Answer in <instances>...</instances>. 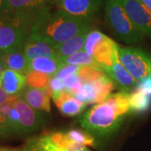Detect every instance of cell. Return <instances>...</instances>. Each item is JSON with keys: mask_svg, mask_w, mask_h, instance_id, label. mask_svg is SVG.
<instances>
[{"mask_svg": "<svg viewBox=\"0 0 151 151\" xmlns=\"http://www.w3.org/2000/svg\"><path fill=\"white\" fill-rule=\"evenodd\" d=\"M64 64L76 65V66H84V65H98L96 61L92 58V55L87 54L85 50H80L72 55L60 59ZM99 66V65H98Z\"/></svg>", "mask_w": 151, "mask_h": 151, "instance_id": "d4e9b609", "label": "cell"}, {"mask_svg": "<svg viewBox=\"0 0 151 151\" xmlns=\"http://www.w3.org/2000/svg\"><path fill=\"white\" fill-rule=\"evenodd\" d=\"M18 96H12L5 103L0 106V137L19 135L18 126L11 113V108L14 105Z\"/></svg>", "mask_w": 151, "mask_h": 151, "instance_id": "9a60e30c", "label": "cell"}, {"mask_svg": "<svg viewBox=\"0 0 151 151\" xmlns=\"http://www.w3.org/2000/svg\"><path fill=\"white\" fill-rule=\"evenodd\" d=\"M135 88L151 96V76L146 77L138 82Z\"/></svg>", "mask_w": 151, "mask_h": 151, "instance_id": "836d02e7", "label": "cell"}, {"mask_svg": "<svg viewBox=\"0 0 151 151\" xmlns=\"http://www.w3.org/2000/svg\"><path fill=\"white\" fill-rule=\"evenodd\" d=\"M35 21L32 17L19 14H0V50L7 53L23 47Z\"/></svg>", "mask_w": 151, "mask_h": 151, "instance_id": "7a4b0ae2", "label": "cell"}, {"mask_svg": "<svg viewBox=\"0 0 151 151\" xmlns=\"http://www.w3.org/2000/svg\"><path fill=\"white\" fill-rule=\"evenodd\" d=\"M113 65L107 71V74L113 80L115 86L119 87L121 91L124 92H129L135 88L138 82L120 62L119 58V49L113 55Z\"/></svg>", "mask_w": 151, "mask_h": 151, "instance_id": "30bf717a", "label": "cell"}, {"mask_svg": "<svg viewBox=\"0 0 151 151\" xmlns=\"http://www.w3.org/2000/svg\"><path fill=\"white\" fill-rule=\"evenodd\" d=\"M24 148L25 151H46L42 145L40 144L39 138L29 139Z\"/></svg>", "mask_w": 151, "mask_h": 151, "instance_id": "d6a6232c", "label": "cell"}, {"mask_svg": "<svg viewBox=\"0 0 151 151\" xmlns=\"http://www.w3.org/2000/svg\"><path fill=\"white\" fill-rule=\"evenodd\" d=\"M8 12L6 9V2L5 0H0V14Z\"/></svg>", "mask_w": 151, "mask_h": 151, "instance_id": "8d00e7d4", "label": "cell"}, {"mask_svg": "<svg viewBox=\"0 0 151 151\" xmlns=\"http://www.w3.org/2000/svg\"><path fill=\"white\" fill-rule=\"evenodd\" d=\"M104 3L105 0H63L58 8L70 16L92 24Z\"/></svg>", "mask_w": 151, "mask_h": 151, "instance_id": "8992f818", "label": "cell"}, {"mask_svg": "<svg viewBox=\"0 0 151 151\" xmlns=\"http://www.w3.org/2000/svg\"><path fill=\"white\" fill-rule=\"evenodd\" d=\"M23 47L10 52L4 53L2 58V61L5 65L6 69L15 70L17 72L25 75L29 69V60L26 55L24 53Z\"/></svg>", "mask_w": 151, "mask_h": 151, "instance_id": "2e32d148", "label": "cell"}, {"mask_svg": "<svg viewBox=\"0 0 151 151\" xmlns=\"http://www.w3.org/2000/svg\"><path fill=\"white\" fill-rule=\"evenodd\" d=\"M63 65V61L57 56H40L29 61V69L51 76L55 75V73Z\"/></svg>", "mask_w": 151, "mask_h": 151, "instance_id": "e0dca14e", "label": "cell"}, {"mask_svg": "<svg viewBox=\"0 0 151 151\" xmlns=\"http://www.w3.org/2000/svg\"><path fill=\"white\" fill-rule=\"evenodd\" d=\"M6 9L9 13L32 17L35 20L50 6L45 0H5Z\"/></svg>", "mask_w": 151, "mask_h": 151, "instance_id": "9c48e42d", "label": "cell"}, {"mask_svg": "<svg viewBox=\"0 0 151 151\" xmlns=\"http://www.w3.org/2000/svg\"><path fill=\"white\" fill-rule=\"evenodd\" d=\"M119 58L124 68L137 81L151 76V59L134 47H119Z\"/></svg>", "mask_w": 151, "mask_h": 151, "instance_id": "5b68a950", "label": "cell"}, {"mask_svg": "<svg viewBox=\"0 0 151 151\" xmlns=\"http://www.w3.org/2000/svg\"><path fill=\"white\" fill-rule=\"evenodd\" d=\"M0 151H14L9 148H0Z\"/></svg>", "mask_w": 151, "mask_h": 151, "instance_id": "60d3db41", "label": "cell"}, {"mask_svg": "<svg viewBox=\"0 0 151 151\" xmlns=\"http://www.w3.org/2000/svg\"><path fill=\"white\" fill-rule=\"evenodd\" d=\"M4 51H2V50H0V60H2L3 56H4Z\"/></svg>", "mask_w": 151, "mask_h": 151, "instance_id": "b9f144b4", "label": "cell"}, {"mask_svg": "<svg viewBox=\"0 0 151 151\" xmlns=\"http://www.w3.org/2000/svg\"><path fill=\"white\" fill-rule=\"evenodd\" d=\"M104 18L108 27L120 40L134 44L143 40L144 35L130 21L120 0H107L105 2Z\"/></svg>", "mask_w": 151, "mask_h": 151, "instance_id": "277c9868", "label": "cell"}, {"mask_svg": "<svg viewBox=\"0 0 151 151\" xmlns=\"http://www.w3.org/2000/svg\"><path fill=\"white\" fill-rule=\"evenodd\" d=\"M75 97L85 104L96 103V89L92 84H83Z\"/></svg>", "mask_w": 151, "mask_h": 151, "instance_id": "f1b7e54d", "label": "cell"}, {"mask_svg": "<svg viewBox=\"0 0 151 151\" xmlns=\"http://www.w3.org/2000/svg\"><path fill=\"white\" fill-rule=\"evenodd\" d=\"M91 84H92L96 89V103L97 104L103 103L115 86L114 82L108 75Z\"/></svg>", "mask_w": 151, "mask_h": 151, "instance_id": "603a6c76", "label": "cell"}, {"mask_svg": "<svg viewBox=\"0 0 151 151\" xmlns=\"http://www.w3.org/2000/svg\"><path fill=\"white\" fill-rule=\"evenodd\" d=\"M63 81H64V85H65V90L69 92L70 89L75 86L78 81H80V79H79L77 74H75V75H72L70 76H69V77H67V78L65 79Z\"/></svg>", "mask_w": 151, "mask_h": 151, "instance_id": "e575fe53", "label": "cell"}, {"mask_svg": "<svg viewBox=\"0 0 151 151\" xmlns=\"http://www.w3.org/2000/svg\"><path fill=\"white\" fill-rule=\"evenodd\" d=\"M48 87L50 92L51 97H54L55 95L59 94L60 92H63L64 90H65L64 81L59 79L58 77H56L55 76L50 77Z\"/></svg>", "mask_w": 151, "mask_h": 151, "instance_id": "f546056e", "label": "cell"}, {"mask_svg": "<svg viewBox=\"0 0 151 151\" xmlns=\"http://www.w3.org/2000/svg\"><path fill=\"white\" fill-rule=\"evenodd\" d=\"M86 104L81 102L74 96H71L66 99L57 108H59L60 113L67 117L76 116L84 110Z\"/></svg>", "mask_w": 151, "mask_h": 151, "instance_id": "cb8c5ba5", "label": "cell"}, {"mask_svg": "<svg viewBox=\"0 0 151 151\" xmlns=\"http://www.w3.org/2000/svg\"><path fill=\"white\" fill-rule=\"evenodd\" d=\"M62 1H63V0H45V2H46L50 6H51V5L59 6Z\"/></svg>", "mask_w": 151, "mask_h": 151, "instance_id": "74e56055", "label": "cell"}, {"mask_svg": "<svg viewBox=\"0 0 151 151\" xmlns=\"http://www.w3.org/2000/svg\"><path fill=\"white\" fill-rule=\"evenodd\" d=\"M129 98L130 94L129 92L120 91L114 94H110L104 102L111 105L119 116L124 118L128 113H130Z\"/></svg>", "mask_w": 151, "mask_h": 151, "instance_id": "d6986e66", "label": "cell"}, {"mask_svg": "<svg viewBox=\"0 0 151 151\" xmlns=\"http://www.w3.org/2000/svg\"><path fill=\"white\" fill-rule=\"evenodd\" d=\"M129 112L133 113H145L151 108V96L135 88L130 94Z\"/></svg>", "mask_w": 151, "mask_h": 151, "instance_id": "ffe728a7", "label": "cell"}, {"mask_svg": "<svg viewBox=\"0 0 151 151\" xmlns=\"http://www.w3.org/2000/svg\"><path fill=\"white\" fill-rule=\"evenodd\" d=\"M19 116L20 134H28L39 131L46 124V118L40 111L32 108L19 94L14 103Z\"/></svg>", "mask_w": 151, "mask_h": 151, "instance_id": "52a82bcc", "label": "cell"}, {"mask_svg": "<svg viewBox=\"0 0 151 151\" xmlns=\"http://www.w3.org/2000/svg\"><path fill=\"white\" fill-rule=\"evenodd\" d=\"M65 133L67 136L70 138V139L77 143H80L83 145L93 146L95 144V139L93 136L86 131L72 129L68 130Z\"/></svg>", "mask_w": 151, "mask_h": 151, "instance_id": "4316f807", "label": "cell"}, {"mask_svg": "<svg viewBox=\"0 0 151 151\" xmlns=\"http://www.w3.org/2000/svg\"><path fill=\"white\" fill-rule=\"evenodd\" d=\"M130 21L139 32L151 38V12L140 0H120Z\"/></svg>", "mask_w": 151, "mask_h": 151, "instance_id": "ba28073f", "label": "cell"}, {"mask_svg": "<svg viewBox=\"0 0 151 151\" xmlns=\"http://www.w3.org/2000/svg\"><path fill=\"white\" fill-rule=\"evenodd\" d=\"M118 49L119 45L111 38L104 35L93 50L92 58L106 73L113 65V55Z\"/></svg>", "mask_w": 151, "mask_h": 151, "instance_id": "7c38bea8", "label": "cell"}, {"mask_svg": "<svg viewBox=\"0 0 151 151\" xmlns=\"http://www.w3.org/2000/svg\"><path fill=\"white\" fill-rule=\"evenodd\" d=\"M50 140L65 151H90L86 146L70 139L66 133L54 132L49 134Z\"/></svg>", "mask_w": 151, "mask_h": 151, "instance_id": "44dd1931", "label": "cell"}, {"mask_svg": "<svg viewBox=\"0 0 151 151\" xmlns=\"http://www.w3.org/2000/svg\"><path fill=\"white\" fill-rule=\"evenodd\" d=\"M14 151H25V150H24V148H22V149H19V150H16Z\"/></svg>", "mask_w": 151, "mask_h": 151, "instance_id": "7bdbcfd3", "label": "cell"}, {"mask_svg": "<svg viewBox=\"0 0 151 151\" xmlns=\"http://www.w3.org/2000/svg\"><path fill=\"white\" fill-rule=\"evenodd\" d=\"M5 65H4V62L2 61V60H0V76H1V74L3 73V71L5 70Z\"/></svg>", "mask_w": 151, "mask_h": 151, "instance_id": "ab89813d", "label": "cell"}, {"mask_svg": "<svg viewBox=\"0 0 151 151\" xmlns=\"http://www.w3.org/2000/svg\"><path fill=\"white\" fill-rule=\"evenodd\" d=\"M90 30L91 24L70 16L58 9L55 11L49 9L38 17L31 32L55 47L77 35Z\"/></svg>", "mask_w": 151, "mask_h": 151, "instance_id": "6da1fadb", "label": "cell"}, {"mask_svg": "<svg viewBox=\"0 0 151 151\" xmlns=\"http://www.w3.org/2000/svg\"><path fill=\"white\" fill-rule=\"evenodd\" d=\"M25 75L5 69L0 76V88L9 96L21 94L25 88Z\"/></svg>", "mask_w": 151, "mask_h": 151, "instance_id": "5bb4252c", "label": "cell"}, {"mask_svg": "<svg viewBox=\"0 0 151 151\" xmlns=\"http://www.w3.org/2000/svg\"><path fill=\"white\" fill-rule=\"evenodd\" d=\"M50 76L39 71L29 70L25 74L26 85L33 88H44L48 86Z\"/></svg>", "mask_w": 151, "mask_h": 151, "instance_id": "484cf974", "label": "cell"}, {"mask_svg": "<svg viewBox=\"0 0 151 151\" xmlns=\"http://www.w3.org/2000/svg\"><path fill=\"white\" fill-rule=\"evenodd\" d=\"M113 107L103 102L94 105L80 119L81 127L89 134L106 138L113 134L124 122Z\"/></svg>", "mask_w": 151, "mask_h": 151, "instance_id": "3957f363", "label": "cell"}, {"mask_svg": "<svg viewBox=\"0 0 151 151\" xmlns=\"http://www.w3.org/2000/svg\"><path fill=\"white\" fill-rule=\"evenodd\" d=\"M24 53L28 60L37 58L40 56L55 57V49L45 40L35 33L30 32L29 37L24 45Z\"/></svg>", "mask_w": 151, "mask_h": 151, "instance_id": "8fae6325", "label": "cell"}, {"mask_svg": "<svg viewBox=\"0 0 151 151\" xmlns=\"http://www.w3.org/2000/svg\"><path fill=\"white\" fill-rule=\"evenodd\" d=\"M76 74L83 84H91L108 75L104 70L98 65L80 66Z\"/></svg>", "mask_w": 151, "mask_h": 151, "instance_id": "7402d4cb", "label": "cell"}, {"mask_svg": "<svg viewBox=\"0 0 151 151\" xmlns=\"http://www.w3.org/2000/svg\"><path fill=\"white\" fill-rule=\"evenodd\" d=\"M103 36L104 34L99 30H96V29L90 30L86 35L83 50H85L87 54L92 56L94 49L97 46V44L100 42V40L103 39Z\"/></svg>", "mask_w": 151, "mask_h": 151, "instance_id": "83f0119b", "label": "cell"}, {"mask_svg": "<svg viewBox=\"0 0 151 151\" xmlns=\"http://www.w3.org/2000/svg\"><path fill=\"white\" fill-rule=\"evenodd\" d=\"M12 96L8 95L7 93L4 92L1 88H0V106H2L4 103H5Z\"/></svg>", "mask_w": 151, "mask_h": 151, "instance_id": "d590c367", "label": "cell"}, {"mask_svg": "<svg viewBox=\"0 0 151 151\" xmlns=\"http://www.w3.org/2000/svg\"><path fill=\"white\" fill-rule=\"evenodd\" d=\"M80 66H76V65H67V64H64L60 68L58 71L55 73V76L58 77L59 79L64 81L67 77H69L70 76L75 75L77 73V71L79 70Z\"/></svg>", "mask_w": 151, "mask_h": 151, "instance_id": "4dcf8cb0", "label": "cell"}, {"mask_svg": "<svg viewBox=\"0 0 151 151\" xmlns=\"http://www.w3.org/2000/svg\"><path fill=\"white\" fill-rule=\"evenodd\" d=\"M39 139H40V144L42 145L46 151H65L60 147L55 145L54 143L50 139L48 135H44L41 137H39Z\"/></svg>", "mask_w": 151, "mask_h": 151, "instance_id": "1f68e13d", "label": "cell"}, {"mask_svg": "<svg viewBox=\"0 0 151 151\" xmlns=\"http://www.w3.org/2000/svg\"><path fill=\"white\" fill-rule=\"evenodd\" d=\"M24 100L34 109L50 113V92L48 86L44 88H33L27 86L21 93Z\"/></svg>", "mask_w": 151, "mask_h": 151, "instance_id": "4fadbf2b", "label": "cell"}, {"mask_svg": "<svg viewBox=\"0 0 151 151\" xmlns=\"http://www.w3.org/2000/svg\"><path fill=\"white\" fill-rule=\"evenodd\" d=\"M88 32H84L80 35H77L75 37L71 38L70 40L55 46V49L56 56L60 59H62L72 55L80 50H82L84 48L86 36Z\"/></svg>", "mask_w": 151, "mask_h": 151, "instance_id": "ac0fdd59", "label": "cell"}, {"mask_svg": "<svg viewBox=\"0 0 151 151\" xmlns=\"http://www.w3.org/2000/svg\"><path fill=\"white\" fill-rule=\"evenodd\" d=\"M146 8L151 12V0H140Z\"/></svg>", "mask_w": 151, "mask_h": 151, "instance_id": "f35d334b", "label": "cell"}]
</instances>
